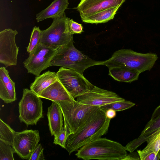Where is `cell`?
I'll return each instance as SVG.
<instances>
[{"instance_id":"2e32d148","label":"cell","mask_w":160,"mask_h":160,"mask_svg":"<svg viewBox=\"0 0 160 160\" xmlns=\"http://www.w3.org/2000/svg\"><path fill=\"white\" fill-rule=\"evenodd\" d=\"M160 128V116L150 121L147 123L139 137L128 142L124 146L130 152H134L152 134Z\"/></svg>"},{"instance_id":"7402d4cb","label":"cell","mask_w":160,"mask_h":160,"mask_svg":"<svg viewBox=\"0 0 160 160\" xmlns=\"http://www.w3.org/2000/svg\"><path fill=\"white\" fill-rule=\"evenodd\" d=\"M16 133L8 124L0 119V140L12 147Z\"/></svg>"},{"instance_id":"7a4b0ae2","label":"cell","mask_w":160,"mask_h":160,"mask_svg":"<svg viewBox=\"0 0 160 160\" xmlns=\"http://www.w3.org/2000/svg\"><path fill=\"white\" fill-rule=\"evenodd\" d=\"M127 154L120 143L100 138L81 147L75 155L84 160H122Z\"/></svg>"},{"instance_id":"4fadbf2b","label":"cell","mask_w":160,"mask_h":160,"mask_svg":"<svg viewBox=\"0 0 160 160\" xmlns=\"http://www.w3.org/2000/svg\"><path fill=\"white\" fill-rule=\"evenodd\" d=\"M125 0H81L73 9L79 13L81 19L101 11L121 6Z\"/></svg>"},{"instance_id":"9c48e42d","label":"cell","mask_w":160,"mask_h":160,"mask_svg":"<svg viewBox=\"0 0 160 160\" xmlns=\"http://www.w3.org/2000/svg\"><path fill=\"white\" fill-rule=\"evenodd\" d=\"M57 49L40 42L23 62L28 72L36 76L39 75L42 71L50 67Z\"/></svg>"},{"instance_id":"cb8c5ba5","label":"cell","mask_w":160,"mask_h":160,"mask_svg":"<svg viewBox=\"0 0 160 160\" xmlns=\"http://www.w3.org/2000/svg\"><path fill=\"white\" fill-rule=\"evenodd\" d=\"M135 105V104L133 102L125 100L122 101L108 104L101 106L100 108L105 111L107 109H111L117 112L129 109Z\"/></svg>"},{"instance_id":"d4e9b609","label":"cell","mask_w":160,"mask_h":160,"mask_svg":"<svg viewBox=\"0 0 160 160\" xmlns=\"http://www.w3.org/2000/svg\"><path fill=\"white\" fill-rule=\"evenodd\" d=\"M14 152L15 150L11 145L0 140V160H14Z\"/></svg>"},{"instance_id":"ac0fdd59","label":"cell","mask_w":160,"mask_h":160,"mask_svg":"<svg viewBox=\"0 0 160 160\" xmlns=\"http://www.w3.org/2000/svg\"><path fill=\"white\" fill-rule=\"evenodd\" d=\"M69 4L68 0H54L48 7L36 14V19L39 22L47 18L60 17L65 13Z\"/></svg>"},{"instance_id":"e0dca14e","label":"cell","mask_w":160,"mask_h":160,"mask_svg":"<svg viewBox=\"0 0 160 160\" xmlns=\"http://www.w3.org/2000/svg\"><path fill=\"white\" fill-rule=\"evenodd\" d=\"M49 130L52 136H57L62 130V113L59 105L52 101L48 108L47 114Z\"/></svg>"},{"instance_id":"d6986e66","label":"cell","mask_w":160,"mask_h":160,"mask_svg":"<svg viewBox=\"0 0 160 160\" xmlns=\"http://www.w3.org/2000/svg\"><path fill=\"white\" fill-rule=\"evenodd\" d=\"M58 80L57 73L48 70L36 76L30 85V90L38 95Z\"/></svg>"},{"instance_id":"4dcf8cb0","label":"cell","mask_w":160,"mask_h":160,"mask_svg":"<svg viewBox=\"0 0 160 160\" xmlns=\"http://www.w3.org/2000/svg\"><path fill=\"white\" fill-rule=\"evenodd\" d=\"M140 160V158L139 154L137 151L130 152L122 160Z\"/></svg>"},{"instance_id":"30bf717a","label":"cell","mask_w":160,"mask_h":160,"mask_svg":"<svg viewBox=\"0 0 160 160\" xmlns=\"http://www.w3.org/2000/svg\"><path fill=\"white\" fill-rule=\"evenodd\" d=\"M16 30L5 29L0 32V62L6 67L17 64L19 47L15 42Z\"/></svg>"},{"instance_id":"9a60e30c","label":"cell","mask_w":160,"mask_h":160,"mask_svg":"<svg viewBox=\"0 0 160 160\" xmlns=\"http://www.w3.org/2000/svg\"><path fill=\"white\" fill-rule=\"evenodd\" d=\"M0 98L7 103L17 99L15 82L11 79L9 72L4 67L0 68Z\"/></svg>"},{"instance_id":"484cf974","label":"cell","mask_w":160,"mask_h":160,"mask_svg":"<svg viewBox=\"0 0 160 160\" xmlns=\"http://www.w3.org/2000/svg\"><path fill=\"white\" fill-rule=\"evenodd\" d=\"M41 30L39 27H33L31 32L29 44L27 48L29 53L32 52L40 43Z\"/></svg>"},{"instance_id":"3957f363","label":"cell","mask_w":160,"mask_h":160,"mask_svg":"<svg viewBox=\"0 0 160 160\" xmlns=\"http://www.w3.org/2000/svg\"><path fill=\"white\" fill-rule=\"evenodd\" d=\"M62 110L68 136L88 124L95 115L100 107L86 105L76 100L56 102Z\"/></svg>"},{"instance_id":"1f68e13d","label":"cell","mask_w":160,"mask_h":160,"mask_svg":"<svg viewBox=\"0 0 160 160\" xmlns=\"http://www.w3.org/2000/svg\"><path fill=\"white\" fill-rule=\"evenodd\" d=\"M116 111L112 109H107L105 112L106 117L107 118L111 119L116 116Z\"/></svg>"},{"instance_id":"f546056e","label":"cell","mask_w":160,"mask_h":160,"mask_svg":"<svg viewBox=\"0 0 160 160\" xmlns=\"http://www.w3.org/2000/svg\"><path fill=\"white\" fill-rule=\"evenodd\" d=\"M68 137L66 129L64 127L59 134L56 137H54L53 143L58 145L62 148H65V144Z\"/></svg>"},{"instance_id":"6da1fadb","label":"cell","mask_w":160,"mask_h":160,"mask_svg":"<svg viewBox=\"0 0 160 160\" xmlns=\"http://www.w3.org/2000/svg\"><path fill=\"white\" fill-rule=\"evenodd\" d=\"M105 112L100 107L95 115L88 124L68 136L65 149L69 155L107 133L111 119L106 117Z\"/></svg>"},{"instance_id":"52a82bcc","label":"cell","mask_w":160,"mask_h":160,"mask_svg":"<svg viewBox=\"0 0 160 160\" xmlns=\"http://www.w3.org/2000/svg\"><path fill=\"white\" fill-rule=\"evenodd\" d=\"M31 90L24 88L18 103L19 118L27 125L36 124L43 117L42 102Z\"/></svg>"},{"instance_id":"5b68a950","label":"cell","mask_w":160,"mask_h":160,"mask_svg":"<svg viewBox=\"0 0 160 160\" xmlns=\"http://www.w3.org/2000/svg\"><path fill=\"white\" fill-rule=\"evenodd\" d=\"M103 62L93 60L78 50L74 46L72 39L68 43L58 48L50 67L59 66L72 69L83 74L88 68L102 65Z\"/></svg>"},{"instance_id":"8fae6325","label":"cell","mask_w":160,"mask_h":160,"mask_svg":"<svg viewBox=\"0 0 160 160\" xmlns=\"http://www.w3.org/2000/svg\"><path fill=\"white\" fill-rule=\"evenodd\" d=\"M40 140L38 130H26L16 132L12 147L21 158L29 159Z\"/></svg>"},{"instance_id":"44dd1931","label":"cell","mask_w":160,"mask_h":160,"mask_svg":"<svg viewBox=\"0 0 160 160\" xmlns=\"http://www.w3.org/2000/svg\"><path fill=\"white\" fill-rule=\"evenodd\" d=\"M120 6L103 10L84 18L82 19L83 22L90 23H105L112 19Z\"/></svg>"},{"instance_id":"277c9868","label":"cell","mask_w":160,"mask_h":160,"mask_svg":"<svg viewBox=\"0 0 160 160\" xmlns=\"http://www.w3.org/2000/svg\"><path fill=\"white\" fill-rule=\"evenodd\" d=\"M158 58L154 53H142L130 49H123L115 52L111 58L103 61L102 65L108 68L114 67H126L141 73L150 70Z\"/></svg>"},{"instance_id":"7c38bea8","label":"cell","mask_w":160,"mask_h":160,"mask_svg":"<svg viewBox=\"0 0 160 160\" xmlns=\"http://www.w3.org/2000/svg\"><path fill=\"white\" fill-rule=\"evenodd\" d=\"M125 100L114 92L93 85L88 92L77 98L76 101L82 104L100 107Z\"/></svg>"},{"instance_id":"d6a6232c","label":"cell","mask_w":160,"mask_h":160,"mask_svg":"<svg viewBox=\"0 0 160 160\" xmlns=\"http://www.w3.org/2000/svg\"><path fill=\"white\" fill-rule=\"evenodd\" d=\"M160 116V105L157 107L154 110L150 119H154Z\"/></svg>"},{"instance_id":"4316f807","label":"cell","mask_w":160,"mask_h":160,"mask_svg":"<svg viewBox=\"0 0 160 160\" xmlns=\"http://www.w3.org/2000/svg\"><path fill=\"white\" fill-rule=\"evenodd\" d=\"M140 160H160V150L158 153L148 149H143L137 150Z\"/></svg>"},{"instance_id":"f1b7e54d","label":"cell","mask_w":160,"mask_h":160,"mask_svg":"<svg viewBox=\"0 0 160 160\" xmlns=\"http://www.w3.org/2000/svg\"><path fill=\"white\" fill-rule=\"evenodd\" d=\"M43 148L41 144H38L33 150L29 160H43L45 159Z\"/></svg>"},{"instance_id":"8992f818","label":"cell","mask_w":160,"mask_h":160,"mask_svg":"<svg viewBox=\"0 0 160 160\" xmlns=\"http://www.w3.org/2000/svg\"><path fill=\"white\" fill-rule=\"evenodd\" d=\"M68 18L65 13L61 16L53 19L49 27L41 30L40 42L56 48L69 43L73 39V35L68 30Z\"/></svg>"},{"instance_id":"ba28073f","label":"cell","mask_w":160,"mask_h":160,"mask_svg":"<svg viewBox=\"0 0 160 160\" xmlns=\"http://www.w3.org/2000/svg\"><path fill=\"white\" fill-rule=\"evenodd\" d=\"M57 73L58 80L74 98L86 93L93 86L83 74L73 69L61 67Z\"/></svg>"},{"instance_id":"5bb4252c","label":"cell","mask_w":160,"mask_h":160,"mask_svg":"<svg viewBox=\"0 0 160 160\" xmlns=\"http://www.w3.org/2000/svg\"><path fill=\"white\" fill-rule=\"evenodd\" d=\"M38 96L52 101H76L58 80L51 84Z\"/></svg>"},{"instance_id":"83f0119b","label":"cell","mask_w":160,"mask_h":160,"mask_svg":"<svg viewBox=\"0 0 160 160\" xmlns=\"http://www.w3.org/2000/svg\"><path fill=\"white\" fill-rule=\"evenodd\" d=\"M67 27L68 32L71 35L80 34L83 32V27L82 24L75 22L72 19H70L68 18L67 20Z\"/></svg>"},{"instance_id":"603a6c76","label":"cell","mask_w":160,"mask_h":160,"mask_svg":"<svg viewBox=\"0 0 160 160\" xmlns=\"http://www.w3.org/2000/svg\"><path fill=\"white\" fill-rule=\"evenodd\" d=\"M147 144L144 148L150 150L156 153L160 150V128L151 135L147 140Z\"/></svg>"},{"instance_id":"ffe728a7","label":"cell","mask_w":160,"mask_h":160,"mask_svg":"<svg viewBox=\"0 0 160 160\" xmlns=\"http://www.w3.org/2000/svg\"><path fill=\"white\" fill-rule=\"evenodd\" d=\"M109 69V75L119 82H131L138 80L140 73L135 70L124 67H114Z\"/></svg>"}]
</instances>
